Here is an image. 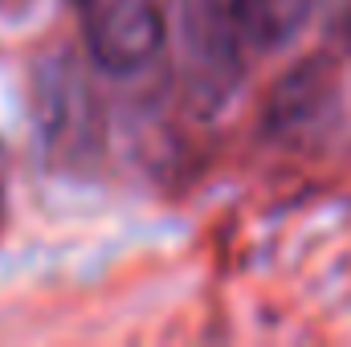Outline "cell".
Wrapping results in <instances>:
<instances>
[{
  "mask_svg": "<svg viewBox=\"0 0 351 347\" xmlns=\"http://www.w3.org/2000/svg\"><path fill=\"white\" fill-rule=\"evenodd\" d=\"M94 62L106 74H135L164 45L160 0H78Z\"/></svg>",
  "mask_w": 351,
  "mask_h": 347,
  "instance_id": "cell-1",
  "label": "cell"
},
{
  "mask_svg": "<svg viewBox=\"0 0 351 347\" xmlns=\"http://www.w3.org/2000/svg\"><path fill=\"white\" fill-rule=\"evenodd\" d=\"M315 0H233V25L258 49L286 45L311 16Z\"/></svg>",
  "mask_w": 351,
  "mask_h": 347,
  "instance_id": "cell-2",
  "label": "cell"
}]
</instances>
